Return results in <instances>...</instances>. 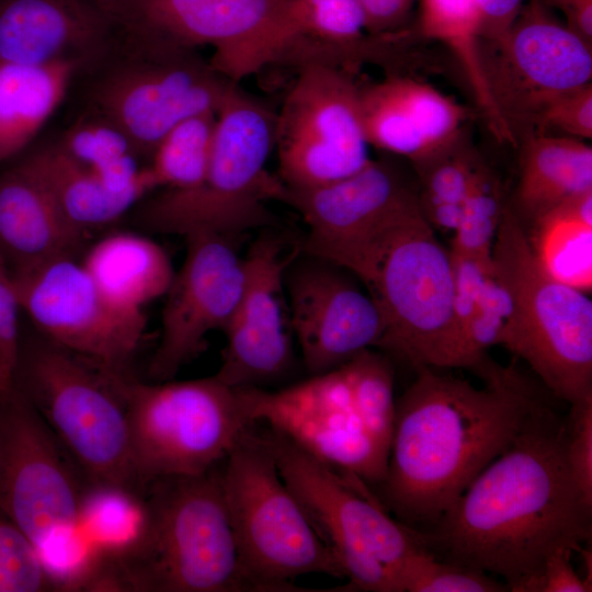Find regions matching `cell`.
<instances>
[{
    "label": "cell",
    "instance_id": "obj_1",
    "mask_svg": "<svg viewBox=\"0 0 592 592\" xmlns=\"http://www.w3.org/2000/svg\"><path fill=\"white\" fill-rule=\"evenodd\" d=\"M566 417L548 403L422 534L446 560L492 573L509 591L528 592L547 558L591 538L592 505L570 476Z\"/></svg>",
    "mask_w": 592,
    "mask_h": 592
},
{
    "label": "cell",
    "instance_id": "obj_2",
    "mask_svg": "<svg viewBox=\"0 0 592 592\" xmlns=\"http://www.w3.org/2000/svg\"><path fill=\"white\" fill-rule=\"evenodd\" d=\"M413 368L414 380L396 401L382 483L400 519L435 524L547 402L514 363L487 355L473 368L482 387L436 367Z\"/></svg>",
    "mask_w": 592,
    "mask_h": 592
},
{
    "label": "cell",
    "instance_id": "obj_3",
    "mask_svg": "<svg viewBox=\"0 0 592 592\" xmlns=\"http://www.w3.org/2000/svg\"><path fill=\"white\" fill-rule=\"evenodd\" d=\"M146 523L121 554L102 558L89 591H253L216 467L153 481L143 490Z\"/></svg>",
    "mask_w": 592,
    "mask_h": 592
},
{
    "label": "cell",
    "instance_id": "obj_4",
    "mask_svg": "<svg viewBox=\"0 0 592 592\" xmlns=\"http://www.w3.org/2000/svg\"><path fill=\"white\" fill-rule=\"evenodd\" d=\"M254 421L267 424L332 468L382 483L396 400L388 361L365 350L280 390L242 387Z\"/></svg>",
    "mask_w": 592,
    "mask_h": 592
},
{
    "label": "cell",
    "instance_id": "obj_5",
    "mask_svg": "<svg viewBox=\"0 0 592 592\" xmlns=\"http://www.w3.org/2000/svg\"><path fill=\"white\" fill-rule=\"evenodd\" d=\"M276 114L235 84L216 114L212 151L202 181L187 191L162 190L135 207L147 231L187 236H238L270 226V201L285 186L267 171L274 149Z\"/></svg>",
    "mask_w": 592,
    "mask_h": 592
},
{
    "label": "cell",
    "instance_id": "obj_6",
    "mask_svg": "<svg viewBox=\"0 0 592 592\" xmlns=\"http://www.w3.org/2000/svg\"><path fill=\"white\" fill-rule=\"evenodd\" d=\"M124 375L41 337L21 346L15 387L88 482L141 493L133 464Z\"/></svg>",
    "mask_w": 592,
    "mask_h": 592
},
{
    "label": "cell",
    "instance_id": "obj_7",
    "mask_svg": "<svg viewBox=\"0 0 592 592\" xmlns=\"http://www.w3.org/2000/svg\"><path fill=\"white\" fill-rule=\"evenodd\" d=\"M494 273L511 300L498 344L525 361L569 405L592 395V301L548 276L535 261L524 225L510 206L492 247Z\"/></svg>",
    "mask_w": 592,
    "mask_h": 592
},
{
    "label": "cell",
    "instance_id": "obj_8",
    "mask_svg": "<svg viewBox=\"0 0 592 592\" xmlns=\"http://www.w3.org/2000/svg\"><path fill=\"white\" fill-rule=\"evenodd\" d=\"M81 104L118 124L149 160L181 121L217 113L235 82L198 49L141 43L113 35L75 80Z\"/></svg>",
    "mask_w": 592,
    "mask_h": 592
},
{
    "label": "cell",
    "instance_id": "obj_9",
    "mask_svg": "<svg viewBox=\"0 0 592 592\" xmlns=\"http://www.w3.org/2000/svg\"><path fill=\"white\" fill-rule=\"evenodd\" d=\"M260 432L278 473L350 582L346 590L400 592V572L426 549L421 533L394 520L358 477L323 463L280 432Z\"/></svg>",
    "mask_w": 592,
    "mask_h": 592
},
{
    "label": "cell",
    "instance_id": "obj_10",
    "mask_svg": "<svg viewBox=\"0 0 592 592\" xmlns=\"http://www.w3.org/2000/svg\"><path fill=\"white\" fill-rule=\"evenodd\" d=\"M223 463L224 497L253 591H296L293 581L309 573L344 577L253 425Z\"/></svg>",
    "mask_w": 592,
    "mask_h": 592
},
{
    "label": "cell",
    "instance_id": "obj_11",
    "mask_svg": "<svg viewBox=\"0 0 592 592\" xmlns=\"http://www.w3.org/2000/svg\"><path fill=\"white\" fill-rule=\"evenodd\" d=\"M140 492L157 480L193 477L221 463L252 426L243 388L215 375L143 383L122 378Z\"/></svg>",
    "mask_w": 592,
    "mask_h": 592
},
{
    "label": "cell",
    "instance_id": "obj_12",
    "mask_svg": "<svg viewBox=\"0 0 592 592\" xmlns=\"http://www.w3.org/2000/svg\"><path fill=\"white\" fill-rule=\"evenodd\" d=\"M364 286L384 322L377 348L412 367L465 368L449 252L421 207L389 240Z\"/></svg>",
    "mask_w": 592,
    "mask_h": 592
},
{
    "label": "cell",
    "instance_id": "obj_13",
    "mask_svg": "<svg viewBox=\"0 0 592 592\" xmlns=\"http://www.w3.org/2000/svg\"><path fill=\"white\" fill-rule=\"evenodd\" d=\"M121 38L198 49L235 82L283 64L291 43L286 0H93Z\"/></svg>",
    "mask_w": 592,
    "mask_h": 592
},
{
    "label": "cell",
    "instance_id": "obj_14",
    "mask_svg": "<svg viewBox=\"0 0 592 592\" xmlns=\"http://www.w3.org/2000/svg\"><path fill=\"white\" fill-rule=\"evenodd\" d=\"M88 481L24 395L0 398V511L39 557L78 538Z\"/></svg>",
    "mask_w": 592,
    "mask_h": 592
},
{
    "label": "cell",
    "instance_id": "obj_15",
    "mask_svg": "<svg viewBox=\"0 0 592 592\" xmlns=\"http://www.w3.org/2000/svg\"><path fill=\"white\" fill-rule=\"evenodd\" d=\"M481 65L494 109L514 147L539 133L544 111L592 82V44L530 0L496 43L481 44Z\"/></svg>",
    "mask_w": 592,
    "mask_h": 592
},
{
    "label": "cell",
    "instance_id": "obj_16",
    "mask_svg": "<svg viewBox=\"0 0 592 592\" xmlns=\"http://www.w3.org/2000/svg\"><path fill=\"white\" fill-rule=\"evenodd\" d=\"M282 202L307 225L303 252L341 265L363 285L399 227L420 209L418 187L387 157L322 186L285 187Z\"/></svg>",
    "mask_w": 592,
    "mask_h": 592
},
{
    "label": "cell",
    "instance_id": "obj_17",
    "mask_svg": "<svg viewBox=\"0 0 592 592\" xmlns=\"http://www.w3.org/2000/svg\"><path fill=\"white\" fill-rule=\"evenodd\" d=\"M360 87L348 69L325 62L298 68L275 118L278 179L306 190L346 178L372 159Z\"/></svg>",
    "mask_w": 592,
    "mask_h": 592
},
{
    "label": "cell",
    "instance_id": "obj_18",
    "mask_svg": "<svg viewBox=\"0 0 592 592\" xmlns=\"http://www.w3.org/2000/svg\"><path fill=\"white\" fill-rule=\"evenodd\" d=\"M12 273L20 309L41 337L104 368L128 374L144 339L143 311L113 303L76 257Z\"/></svg>",
    "mask_w": 592,
    "mask_h": 592
},
{
    "label": "cell",
    "instance_id": "obj_19",
    "mask_svg": "<svg viewBox=\"0 0 592 592\" xmlns=\"http://www.w3.org/2000/svg\"><path fill=\"white\" fill-rule=\"evenodd\" d=\"M357 281L341 265L306 252L288 263L284 288L289 325L310 375L377 348L384 333L383 318Z\"/></svg>",
    "mask_w": 592,
    "mask_h": 592
},
{
    "label": "cell",
    "instance_id": "obj_20",
    "mask_svg": "<svg viewBox=\"0 0 592 592\" xmlns=\"http://www.w3.org/2000/svg\"><path fill=\"white\" fill-rule=\"evenodd\" d=\"M184 238L185 257L164 294L160 339L148 366L156 382L172 379L205 350L208 333L225 329L243 286L237 238L213 232Z\"/></svg>",
    "mask_w": 592,
    "mask_h": 592
},
{
    "label": "cell",
    "instance_id": "obj_21",
    "mask_svg": "<svg viewBox=\"0 0 592 592\" xmlns=\"http://www.w3.org/2000/svg\"><path fill=\"white\" fill-rule=\"evenodd\" d=\"M293 255L264 236L243 258L244 280L237 306L223 330L226 346L215 376L231 387H261L286 375L294 351L285 311L284 275Z\"/></svg>",
    "mask_w": 592,
    "mask_h": 592
},
{
    "label": "cell",
    "instance_id": "obj_22",
    "mask_svg": "<svg viewBox=\"0 0 592 592\" xmlns=\"http://www.w3.org/2000/svg\"><path fill=\"white\" fill-rule=\"evenodd\" d=\"M112 30L93 0H0V60H93Z\"/></svg>",
    "mask_w": 592,
    "mask_h": 592
},
{
    "label": "cell",
    "instance_id": "obj_23",
    "mask_svg": "<svg viewBox=\"0 0 592 592\" xmlns=\"http://www.w3.org/2000/svg\"><path fill=\"white\" fill-rule=\"evenodd\" d=\"M87 237L20 161L0 174V252L12 271L76 257Z\"/></svg>",
    "mask_w": 592,
    "mask_h": 592
},
{
    "label": "cell",
    "instance_id": "obj_24",
    "mask_svg": "<svg viewBox=\"0 0 592 592\" xmlns=\"http://www.w3.org/2000/svg\"><path fill=\"white\" fill-rule=\"evenodd\" d=\"M79 60L27 65L0 60V162L23 151L65 100Z\"/></svg>",
    "mask_w": 592,
    "mask_h": 592
},
{
    "label": "cell",
    "instance_id": "obj_25",
    "mask_svg": "<svg viewBox=\"0 0 592 592\" xmlns=\"http://www.w3.org/2000/svg\"><path fill=\"white\" fill-rule=\"evenodd\" d=\"M521 146L515 208L522 223H532L561 202L592 190V147L584 140L535 134Z\"/></svg>",
    "mask_w": 592,
    "mask_h": 592
},
{
    "label": "cell",
    "instance_id": "obj_26",
    "mask_svg": "<svg viewBox=\"0 0 592 592\" xmlns=\"http://www.w3.org/2000/svg\"><path fill=\"white\" fill-rule=\"evenodd\" d=\"M82 265L116 305L143 311L164 296L174 275L167 252L148 237L115 231L90 247Z\"/></svg>",
    "mask_w": 592,
    "mask_h": 592
},
{
    "label": "cell",
    "instance_id": "obj_27",
    "mask_svg": "<svg viewBox=\"0 0 592 592\" xmlns=\"http://www.w3.org/2000/svg\"><path fill=\"white\" fill-rule=\"evenodd\" d=\"M55 144L115 194L141 202L155 191L147 163H141L146 158L135 141L99 112L81 107Z\"/></svg>",
    "mask_w": 592,
    "mask_h": 592
},
{
    "label": "cell",
    "instance_id": "obj_28",
    "mask_svg": "<svg viewBox=\"0 0 592 592\" xmlns=\"http://www.w3.org/2000/svg\"><path fill=\"white\" fill-rule=\"evenodd\" d=\"M20 162L44 186L64 216L86 235L118 220L140 202L135 196L109 191L56 144L35 149Z\"/></svg>",
    "mask_w": 592,
    "mask_h": 592
},
{
    "label": "cell",
    "instance_id": "obj_29",
    "mask_svg": "<svg viewBox=\"0 0 592 592\" xmlns=\"http://www.w3.org/2000/svg\"><path fill=\"white\" fill-rule=\"evenodd\" d=\"M526 235L532 254L551 278L581 291L592 289V190L550 208Z\"/></svg>",
    "mask_w": 592,
    "mask_h": 592
},
{
    "label": "cell",
    "instance_id": "obj_30",
    "mask_svg": "<svg viewBox=\"0 0 592 592\" xmlns=\"http://www.w3.org/2000/svg\"><path fill=\"white\" fill-rule=\"evenodd\" d=\"M143 493L88 482L81 499L79 526L101 558L127 549L141 534L146 523Z\"/></svg>",
    "mask_w": 592,
    "mask_h": 592
},
{
    "label": "cell",
    "instance_id": "obj_31",
    "mask_svg": "<svg viewBox=\"0 0 592 592\" xmlns=\"http://www.w3.org/2000/svg\"><path fill=\"white\" fill-rule=\"evenodd\" d=\"M479 162L460 136L428 160L413 166L420 181L419 204L432 227L457 228Z\"/></svg>",
    "mask_w": 592,
    "mask_h": 592
},
{
    "label": "cell",
    "instance_id": "obj_32",
    "mask_svg": "<svg viewBox=\"0 0 592 592\" xmlns=\"http://www.w3.org/2000/svg\"><path fill=\"white\" fill-rule=\"evenodd\" d=\"M216 114L190 116L160 139L147 162L153 190L187 191L202 181L212 151Z\"/></svg>",
    "mask_w": 592,
    "mask_h": 592
},
{
    "label": "cell",
    "instance_id": "obj_33",
    "mask_svg": "<svg viewBox=\"0 0 592 592\" xmlns=\"http://www.w3.org/2000/svg\"><path fill=\"white\" fill-rule=\"evenodd\" d=\"M360 103L369 146L406 158L412 166L437 153L415 126L387 78L360 87Z\"/></svg>",
    "mask_w": 592,
    "mask_h": 592
},
{
    "label": "cell",
    "instance_id": "obj_34",
    "mask_svg": "<svg viewBox=\"0 0 592 592\" xmlns=\"http://www.w3.org/2000/svg\"><path fill=\"white\" fill-rule=\"evenodd\" d=\"M505 206L500 180L480 161L465 197L462 219L454 230L451 250L491 260Z\"/></svg>",
    "mask_w": 592,
    "mask_h": 592
},
{
    "label": "cell",
    "instance_id": "obj_35",
    "mask_svg": "<svg viewBox=\"0 0 592 592\" xmlns=\"http://www.w3.org/2000/svg\"><path fill=\"white\" fill-rule=\"evenodd\" d=\"M387 80L435 152L462 136V128L468 118L466 107L418 79L390 75Z\"/></svg>",
    "mask_w": 592,
    "mask_h": 592
},
{
    "label": "cell",
    "instance_id": "obj_36",
    "mask_svg": "<svg viewBox=\"0 0 592 592\" xmlns=\"http://www.w3.org/2000/svg\"><path fill=\"white\" fill-rule=\"evenodd\" d=\"M400 592L509 591L488 573L453 561H440L430 549L412 555L400 572Z\"/></svg>",
    "mask_w": 592,
    "mask_h": 592
},
{
    "label": "cell",
    "instance_id": "obj_37",
    "mask_svg": "<svg viewBox=\"0 0 592 592\" xmlns=\"http://www.w3.org/2000/svg\"><path fill=\"white\" fill-rule=\"evenodd\" d=\"M55 591L32 540L0 511V592Z\"/></svg>",
    "mask_w": 592,
    "mask_h": 592
},
{
    "label": "cell",
    "instance_id": "obj_38",
    "mask_svg": "<svg viewBox=\"0 0 592 592\" xmlns=\"http://www.w3.org/2000/svg\"><path fill=\"white\" fill-rule=\"evenodd\" d=\"M565 457L574 486L592 505V395L570 405L566 415Z\"/></svg>",
    "mask_w": 592,
    "mask_h": 592
},
{
    "label": "cell",
    "instance_id": "obj_39",
    "mask_svg": "<svg viewBox=\"0 0 592 592\" xmlns=\"http://www.w3.org/2000/svg\"><path fill=\"white\" fill-rule=\"evenodd\" d=\"M20 311L13 273L0 252V398L15 387L22 346L19 334Z\"/></svg>",
    "mask_w": 592,
    "mask_h": 592
},
{
    "label": "cell",
    "instance_id": "obj_40",
    "mask_svg": "<svg viewBox=\"0 0 592 592\" xmlns=\"http://www.w3.org/2000/svg\"><path fill=\"white\" fill-rule=\"evenodd\" d=\"M587 141L592 138V82L556 99L543 113L539 133Z\"/></svg>",
    "mask_w": 592,
    "mask_h": 592
},
{
    "label": "cell",
    "instance_id": "obj_41",
    "mask_svg": "<svg viewBox=\"0 0 592 592\" xmlns=\"http://www.w3.org/2000/svg\"><path fill=\"white\" fill-rule=\"evenodd\" d=\"M453 271L455 312L458 320L462 350L464 356L463 339L466 327L473 316L476 303L488 280L493 273V262L474 255L449 250Z\"/></svg>",
    "mask_w": 592,
    "mask_h": 592
},
{
    "label": "cell",
    "instance_id": "obj_42",
    "mask_svg": "<svg viewBox=\"0 0 592 592\" xmlns=\"http://www.w3.org/2000/svg\"><path fill=\"white\" fill-rule=\"evenodd\" d=\"M574 551L559 548L544 563L538 577L528 592H590L592 582L587 581L574 570L571 556Z\"/></svg>",
    "mask_w": 592,
    "mask_h": 592
},
{
    "label": "cell",
    "instance_id": "obj_43",
    "mask_svg": "<svg viewBox=\"0 0 592 592\" xmlns=\"http://www.w3.org/2000/svg\"><path fill=\"white\" fill-rule=\"evenodd\" d=\"M360 4L369 35L397 33L407 20L415 0H356Z\"/></svg>",
    "mask_w": 592,
    "mask_h": 592
},
{
    "label": "cell",
    "instance_id": "obj_44",
    "mask_svg": "<svg viewBox=\"0 0 592 592\" xmlns=\"http://www.w3.org/2000/svg\"><path fill=\"white\" fill-rule=\"evenodd\" d=\"M480 19L481 44L503 37L525 0H475Z\"/></svg>",
    "mask_w": 592,
    "mask_h": 592
},
{
    "label": "cell",
    "instance_id": "obj_45",
    "mask_svg": "<svg viewBox=\"0 0 592 592\" xmlns=\"http://www.w3.org/2000/svg\"><path fill=\"white\" fill-rule=\"evenodd\" d=\"M537 1L549 10L561 13L567 26L592 44V0Z\"/></svg>",
    "mask_w": 592,
    "mask_h": 592
}]
</instances>
